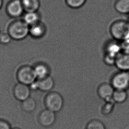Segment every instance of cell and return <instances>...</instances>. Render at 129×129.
I'll return each instance as SVG.
<instances>
[{
	"instance_id": "cell-22",
	"label": "cell",
	"mask_w": 129,
	"mask_h": 129,
	"mask_svg": "<svg viewBox=\"0 0 129 129\" xmlns=\"http://www.w3.org/2000/svg\"><path fill=\"white\" fill-rule=\"evenodd\" d=\"M106 102L105 104L102 108V113L104 115H108L112 111L114 107V102L113 100L110 101H106Z\"/></svg>"
},
{
	"instance_id": "cell-11",
	"label": "cell",
	"mask_w": 129,
	"mask_h": 129,
	"mask_svg": "<svg viewBox=\"0 0 129 129\" xmlns=\"http://www.w3.org/2000/svg\"><path fill=\"white\" fill-rule=\"evenodd\" d=\"M45 32L46 26L41 21L30 26L29 35L35 39L42 38Z\"/></svg>"
},
{
	"instance_id": "cell-14",
	"label": "cell",
	"mask_w": 129,
	"mask_h": 129,
	"mask_svg": "<svg viewBox=\"0 0 129 129\" xmlns=\"http://www.w3.org/2000/svg\"><path fill=\"white\" fill-rule=\"evenodd\" d=\"M25 12H38L40 7V0H21Z\"/></svg>"
},
{
	"instance_id": "cell-13",
	"label": "cell",
	"mask_w": 129,
	"mask_h": 129,
	"mask_svg": "<svg viewBox=\"0 0 129 129\" xmlns=\"http://www.w3.org/2000/svg\"><path fill=\"white\" fill-rule=\"evenodd\" d=\"M37 81L39 89L42 91H49L54 87V80L50 75L43 79H37Z\"/></svg>"
},
{
	"instance_id": "cell-29",
	"label": "cell",
	"mask_w": 129,
	"mask_h": 129,
	"mask_svg": "<svg viewBox=\"0 0 129 129\" xmlns=\"http://www.w3.org/2000/svg\"><path fill=\"white\" fill-rule=\"evenodd\" d=\"M13 129H20L19 128H13Z\"/></svg>"
},
{
	"instance_id": "cell-28",
	"label": "cell",
	"mask_w": 129,
	"mask_h": 129,
	"mask_svg": "<svg viewBox=\"0 0 129 129\" xmlns=\"http://www.w3.org/2000/svg\"><path fill=\"white\" fill-rule=\"evenodd\" d=\"M3 5V0H0V10L2 9Z\"/></svg>"
},
{
	"instance_id": "cell-3",
	"label": "cell",
	"mask_w": 129,
	"mask_h": 129,
	"mask_svg": "<svg viewBox=\"0 0 129 129\" xmlns=\"http://www.w3.org/2000/svg\"><path fill=\"white\" fill-rule=\"evenodd\" d=\"M45 104L47 109L56 112L60 111L63 108V99L59 93L52 92L47 94L45 96Z\"/></svg>"
},
{
	"instance_id": "cell-26",
	"label": "cell",
	"mask_w": 129,
	"mask_h": 129,
	"mask_svg": "<svg viewBox=\"0 0 129 129\" xmlns=\"http://www.w3.org/2000/svg\"><path fill=\"white\" fill-rule=\"evenodd\" d=\"M0 129H10V126L6 121L0 119Z\"/></svg>"
},
{
	"instance_id": "cell-30",
	"label": "cell",
	"mask_w": 129,
	"mask_h": 129,
	"mask_svg": "<svg viewBox=\"0 0 129 129\" xmlns=\"http://www.w3.org/2000/svg\"><path fill=\"white\" fill-rule=\"evenodd\" d=\"M0 33H1V30H0Z\"/></svg>"
},
{
	"instance_id": "cell-8",
	"label": "cell",
	"mask_w": 129,
	"mask_h": 129,
	"mask_svg": "<svg viewBox=\"0 0 129 129\" xmlns=\"http://www.w3.org/2000/svg\"><path fill=\"white\" fill-rule=\"evenodd\" d=\"M120 71L129 72V52H119L115 58V64Z\"/></svg>"
},
{
	"instance_id": "cell-25",
	"label": "cell",
	"mask_w": 129,
	"mask_h": 129,
	"mask_svg": "<svg viewBox=\"0 0 129 129\" xmlns=\"http://www.w3.org/2000/svg\"><path fill=\"white\" fill-rule=\"evenodd\" d=\"M122 42V44L121 45L122 51L129 52V39Z\"/></svg>"
},
{
	"instance_id": "cell-23",
	"label": "cell",
	"mask_w": 129,
	"mask_h": 129,
	"mask_svg": "<svg viewBox=\"0 0 129 129\" xmlns=\"http://www.w3.org/2000/svg\"><path fill=\"white\" fill-rule=\"evenodd\" d=\"M11 37L8 33H0V43L2 44H7L10 42Z\"/></svg>"
},
{
	"instance_id": "cell-7",
	"label": "cell",
	"mask_w": 129,
	"mask_h": 129,
	"mask_svg": "<svg viewBox=\"0 0 129 129\" xmlns=\"http://www.w3.org/2000/svg\"><path fill=\"white\" fill-rule=\"evenodd\" d=\"M30 90L29 86L19 82L15 86L13 93L18 100L23 101L30 98Z\"/></svg>"
},
{
	"instance_id": "cell-16",
	"label": "cell",
	"mask_w": 129,
	"mask_h": 129,
	"mask_svg": "<svg viewBox=\"0 0 129 129\" xmlns=\"http://www.w3.org/2000/svg\"><path fill=\"white\" fill-rule=\"evenodd\" d=\"M115 9L117 12L122 14H129V0H117Z\"/></svg>"
},
{
	"instance_id": "cell-6",
	"label": "cell",
	"mask_w": 129,
	"mask_h": 129,
	"mask_svg": "<svg viewBox=\"0 0 129 129\" xmlns=\"http://www.w3.org/2000/svg\"><path fill=\"white\" fill-rule=\"evenodd\" d=\"M6 12L11 17L17 18L20 17L25 12L21 0L10 1L6 5Z\"/></svg>"
},
{
	"instance_id": "cell-1",
	"label": "cell",
	"mask_w": 129,
	"mask_h": 129,
	"mask_svg": "<svg viewBox=\"0 0 129 129\" xmlns=\"http://www.w3.org/2000/svg\"><path fill=\"white\" fill-rule=\"evenodd\" d=\"M30 26L22 20L13 21L9 25L8 32L12 39L20 41L25 39L29 35Z\"/></svg>"
},
{
	"instance_id": "cell-21",
	"label": "cell",
	"mask_w": 129,
	"mask_h": 129,
	"mask_svg": "<svg viewBox=\"0 0 129 129\" xmlns=\"http://www.w3.org/2000/svg\"><path fill=\"white\" fill-rule=\"evenodd\" d=\"M86 129H105L104 124L101 121L93 119L88 122Z\"/></svg>"
},
{
	"instance_id": "cell-5",
	"label": "cell",
	"mask_w": 129,
	"mask_h": 129,
	"mask_svg": "<svg viewBox=\"0 0 129 129\" xmlns=\"http://www.w3.org/2000/svg\"><path fill=\"white\" fill-rule=\"evenodd\" d=\"M111 85L115 89L126 90L129 88V72L120 71L112 77Z\"/></svg>"
},
{
	"instance_id": "cell-4",
	"label": "cell",
	"mask_w": 129,
	"mask_h": 129,
	"mask_svg": "<svg viewBox=\"0 0 129 129\" xmlns=\"http://www.w3.org/2000/svg\"><path fill=\"white\" fill-rule=\"evenodd\" d=\"M16 77L19 83L30 86L37 80L33 68L25 65L21 67L18 70Z\"/></svg>"
},
{
	"instance_id": "cell-27",
	"label": "cell",
	"mask_w": 129,
	"mask_h": 129,
	"mask_svg": "<svg viewBox=\"0 0 129 129\" xmlns=\"http://www.w3.org/2000/svg\"><path fill=\"white\" fill-rule=\"evenodd\" d=\"M29 86L30 89L32 90L35 91L39 89V86H38L37 80Z\"/></svg>"
},
{
	"instance_id": "cell-9",
	"label": "cell",
	"mask_w": 129,
	"mask_h": 129,
	"mask_svg": "<svg viewBox=\"0 0 129 129\" xmlns=\"http://www.w3.org/2000/svg\"><path fill=\"white\" fill-rule=\"evenodd\" d=\"M115 89L111 84L104 83L100 85L98 89V95L102 99L106 101L112 100Z\"/></svg>"
},
{
	"instance_id": "cell-2",
	"label": "cell",
	"mask_w": 129,
	"mask_h": 129,
	"mask_svg": "<svg viewBox=\"0 0 129 129\" xmlns=\"http://www.w3.org/2000/svg\"><path fill=\"white\" fill-rule=\"evenodd\" d=\"M110 32L117 41L123 42L129 39V22L118 20L114 22L110 27Z\"/></svg>"
},
{
	"instance_id": "cell-15",
	"label": "cell",
	"mask_w": 129,
	"mask_h": 129,
	"mask_svg": "<svg viewBox=\"0 0 129 129\" xmlns=\"http://www.w3.org/2000/svg\"><path fill=\"white\" fill-rule=\"evenodd\" d=\"M40 19V14L38 11L25 12L23 20L30 26L39 22Z\"/></svg>"
},
{
	"instance_id": "cell-19",
	"label": "cell",
	"mask_w": 129,
	"mask_h": 129,
	"mask_svg": "<svg viewBox=\"0 0 129 129\" xmlns=\"http://www.w3.org/2000/svg\"><path fill=\"white\" fill-rule=\"evenodd\" d=\"M36 107V103L33 98L30 97L22 101V108L24 111L28 112L33 111Z\"/></svg>"
},
{
	"instance_id": "cell-20",
	"label": "cell",
	"mask_w": 129,
	"mask_h": 129,
	"mask_svg": "<svg viewBox=\"0 0 129 129\" xmlns=\"http://www.w3.org/2000/svg\"><path fill=\"white\" fill-rule=\"evenodd\" d=\"M87 0H65L67 5L73 9H78L82 7Z\"/></svg>"
},
{
	"instance_id": "cell-18",
	"label": "cell",
	"mask_w": 129,
	"mask_h": 129,
	"mask_svg": "<svg viewBox=\"0 0 129 129\" xmlns=\"http://www.w3.org/2000/svg\"><path fill=\"white\" fill-rule=\"evenodd\" d=\"M122 51L121 45L112 42L108 44L106 48V54L116 58L119 52Z\"/></svg>"
},
{
	"instance_id": "cell-12",
	"label": "cell",
	"mask_w": 129,
	"mask_h": 129,
	"mask_svg": "<svg viewBox=\"0 0 129 129\" xmlns=\"http://www.w3.org/2000/svg\"><path fill=\"white\" fill-rule=\"evenodd\" d=\"M37 79H43L49 76L50 70L49 67L44 63H39L33 68Z\"/></svg>"
},
{
	"instance_id": "cell-17",
	"label": "cell",
	"mask_w": 129,
	"mask_h": 129,
	"mask_svg": "<svg viewBox=\"0 0 129 129\" xmlns=\"http://www.w3.org/2000/svg\"><path fill=\"white\" fill-rule=\"evenodd\" d=\"M127 98L126 91L115 89L112 96V100L115 103H122L126 101Z\"/></svg>"
},
{
	"instance_id": "cell-31",
	"label": "cell",
	"mask_w": 129,
	"mask_h": 129,
	"mask_svg": "<svg viewBox=\"0 0 129 129\" xmlns=\"http://www.w3.org/2000/svg\"></svg>"
},
{
	"instance_id": "cell-10",
	"label": "cell",
	"mask_w": 129,
	"mask_h": 129,
	"mask_svg": "<svg viewBox=\"0 0 129 129\" xmlns=\"http://www.w3.org/2000/svg\"><path fill=\"white\" fill-rule=\"evenodd\" d=\"M56 119L55 112L46 109L41 112L39 115V122L44 126H49L54 123Z\"/></svg>"
},
{
	"instance_id": "cell-24",
	"label": "cell",
	"mask_w": 129,
	"mask_h": 129,
	"mask_svg": "<svg viewBox=\"0 0 129 129\" xmlns=\"http://www.w3.org/2000/svg\"><path fill=\"white\" fill-rule=\"evenodd\" d=\"M115 58L112 56L106 54L104 58V60L107 64L112 65L115 64Z\"/></svg>"
}]
</instances>
